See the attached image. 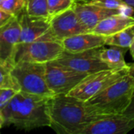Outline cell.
Segmentation results:
<instances>
[{"label": "cell", "instance_id": "f546056e", "mask_svg": "<svg viewBox=\"0 0 134 134\" xmlns=\"http://www.w3.org/2000/svg\"><path fill=\"white\" fill-rule=\"evenodd\" d=\"M134 49V41H133V44H132V46H130V49Z\"/></svg>", "mask_w": 134, "mask_h": 134}, {"label": "cell", "instance_id": "7a4b0ae2", "mask_svg": "<svg viewBox=\"0 0 134 134\" xmlns=\"http://www.w3.org/2000/svg\"><path fill=\"white\" fill-rule=\"evenodd\" d=\"M49 98L19 91L1 111L3 126L13 125L24 130L50 127Z\"/></svg>", "mask_w": 134, "mask_h": 134}, {"label": "cell", "instance_id": "8992f818", "mask_svg": "<svg viewBox=\"0 0 134 134\" xmlns=\"http://www.w3.org/2000/svg\"><path fill=\"white\" fill-rule=\"evenodd\" d=\"M129 70L130 65L128 68L106 69L88 74L68 93V95L83 101H87L124 75H127Z\"/></svg>", "mask_w": 134, "mask_h": 134}, {"label": "cell", "instance_id": "4316f807", "mask_svg": "<svg viewBox=\"0 0 134 134\" xmlns=\"http://www.w3.org/2000/svg\"><path fill=\"white\" fill-rule=\"evenodd\" d=\"M129 74L133 77V79L134 80V68H131L130 66V70H129ZM134 95V93H133Z\"/></svg>", "mask_w": 134, "mask_h": 134}, {"label": "cell", "instance_id": "ac0fdd59", "mask_svg": "<svg viewBox=\"0 0 134 134\" xmlns=\"http://www.w3.org/2000/svg\"><path fill=\"white\" fill-rule=\"evenodd\" d=\"M134 41V25L106 38V45L130 48Z\"/></svg>", "mask_w": 134, "mask_h": 134}, {"label": "cell", "instance_id": "3957f363", "mask_svg": "<svg viewBox=\"0 0 134 134\" xmlns=\"http://www.w3.org/2000/svg\"><path fill=\"white\" fill-rule=\"evenodd\" d=\"M134 93V80L128 73L85 101L91 111L101 117L124 114Z\"/></svg>", "mask_w": 134, "mask_h": 134}, {"label": "cell", "instance_id": "ba28073f", "mask_svg": "<svg viewBox=\"0 0 134 134\" xmlns=\"http://www.w3.org/2000/svg\"><path fill=\"white\" fill-rule=\"evenodd\" d=\"M88 75L62 66L54 60L46 63V80L54 95L68 94Z\"/></svg>", "mask_w": 134, "mask_h": 134}, {"label": "cell", "instance_id": "e0dca14e", "mask_svg": "<svg viewBox=\"0 0 134 134\" xmlns=\"http://www.w3.org/2000/svg\"><path fill=\"white\" fill-rule=\"evenodd\" d=\"M15 64L12 61L0 60V89H13L21 91L12 71Z\"/></svg>", "mask_w": 134, "mask_h": 134}, {"label": "cell", "instance_id": "7402d4cb", "mask_svg": "<svg viewBox=\"0 0 134 134\" xmlns=\"http://www.w3.org/2000/svg\"><path fill=\"white\" fill-rule=\"evenodd\" d=\"M84 2H91L100 6L111 9H123L128 5L122 0H87Z\"/></svg>", "mask_w": 134, "mask_h": 134}, {"label": "cell", "instance_id": "5b68a950", "mask_svg": "<svg viewBox=\"0 0 134 134\" xmlns=\"http://www.w3.org/2000/svg\"><path fill=\"white\" fill-rule=\"evenodd\" d=\"M64 50L61 41L43 38L30 42L18 43L13 60L15 64L21 61L46 64L57 59Z\"/></svg>", "mask_w": 134, "mask_h": 134}, {"label": "cell", "instance_id": "9a60e30c", "mask_svg": "<svg viewBox=\"0 0 134 134\" xmlns=\"http://www.w3.org/2000/svg\"><path fill=\"white\" fill-rule=\"evenodd\" d=\"M132 25H134V18L123 13L115 14L101 20L92 31L98 35L110 36L115 35Z\"/></svg>", "mask_w": 134, "mask_h": 134}, {"label": "cell", "instance_id": "8fae6325", "mask_svg": "<svg viewBox=\"0 0 134 134\" xmlns=\"http://www.w3.org/2000/svg\"><path fill=\"white\" fill-rule=\"evenodd\" d=\"M133 129L134 119L118 114L92 122L81 134H126Z\"/></svg>", "mask_w": 134, "mask_h": 134}, {"label": "cell", "instance_id": "6da1fadb", "mask_svg": "<svg viewBox=\"0 0 134 134\" xmlns=\"http://www.w3.org/2000/svg\"><path fill=\"white\" fill-rule=\"evenodd\" d=\"M48 112L50 127L58 134H81L89 124L103 118L92 113L85 101L68 94L50 97Z\"/></svg>", "mask_w": 134, "mask_h": 134}, {"label": "cell", "instance_id": "1f68e13d", "mask_svg": "<svg viewBox=\"0 0 134 134\" xmlns=\"http://www.w3.org/2000/svg\"><path fill=\"white\" fill-rule=\"evenodd\" d=\"M129 65H130L131 68H134V64H129Z\"/></svg>", "mask_w": 134, "mask_h": 134}, {"label": "cell", "instance_id": "d4e9b609", "mask_svg": "<svg viewBox=\"0 0 134 134\" xmlns=\"http://www.w3.org/2000/svg\"><path fill=\"white\" fill-rule=\"evenodd\" d=\"M13 16H14L5 12L0 9V27H2L3 25H5L7 22H9Z\"/></svg>", "mask_w": 134, "mask_h": 134}, {"label": "cell", "instance_id": "7c38bea8", "mask_svg": "<svg viewBox=\"0 0 134 134\" xmlns=\"http://www.w3.org/2000/svg\"><path fill=\"white\" fill-rule=\"evenodd\" d=\"M73 9L81 23L89 31H92V29L105 18L115 14L123 13V11L121 9H107L91 2H76Z\"/></svg>", "mask_w": 134, "mask_h": 134}, {"label": "cell", "instance_id": "83f0119b", "mask_svg": "<svg viewBox=\"0 0 134 134\" xmlns=\"http://www.w3.org/2000/svg\"><path fill=\"white\" fill-rule=\"evenodd\" d=\"M3 126V117L2 115V111H0V129Z\"/></svg>", "mask_w": 134, "mask_h": 134}, {"label": "cell", "instance_id": "ffe728a7", "mask_svg": "<svg viewBox=\"0 0 134 134\" xmlns=\"http://www.w3.org/2000/svg\"><path fill=\"white\" fill-rule=\"evenodd\" d=\"M26 10L28 14L49 18L47 0H26Z\"/></svg>", "mask_w": 134, "mask_h": 134}, {"label": "cell", "instance_id": "d6986e66", "mask_svg": "<svg viewBox=\"0 0 134 134\" xmlns=\"http://www.w3.org/2000/svg\"><path fill=\"white\" fill-rule=\"evenodd\" d=\"M76 0H47V9L50 20L54 16L73 7Z\"/></svg>", "mask_w": 134, "mask_h": 134}, {"label": "cell", "instance_id": "cb8c5ba5", "mask_svg": "<svg viewBox=\"0 0 134 134\" xmlns=\"http://www.w3.org/2000/svg\"><path fill=\"white\" fill-rule=\"evenodd\" d=\"M122 1L128 5V7H126L124 9V14L134 18V0H122Z\"/></svg>", "mask_w": 134, "mask_h": 134}, {"label": "cell", "instance_id": "484cf974", "mask_svg": "<svg viewBox=\"0 0 134 134\" xmlns=\"http://www.w3.org/2000/svg\"><path fill=\"white\" fill-rule=\"evenodd\" d=\"M124 115H126V116H128L131 119H134V95L133 97L132 101L130 103V105L126 110V111L124 112Z\"/></svg>", "mask_w": 134, "mask_h": 134}, {"label": "cell", "instance_id": "f1b7e54d", "mask_svg": "<svg viewBox=\"0 0 134 134\" xmlns=\"http://www.w3.org/2000/svg\"><path fill=\"white\" fill-rule=\"evenodd\" d=\"M130 53H131V55H132L133 58L134 59V49H130Z\"/></svg>", "mask_w": 134, "mask_h": 134}, {"label": "cell", "instance_id": "44dd1931", "mask_svg": "<svg viewBox=\"0 0 134 134\" xmlns=\"http://www.w3.org/2000/svg\"><path fill=\"white\" fill-rule=\"evenodd\" d=\"M25 6L26 0H4L0 3V9L13 16H18Z\"/></svg>", "mask_w": 134, "mask_h": 134}, {"label": "cell", "instance_id": "9c48e42d", "mask_svg": "<svg viewBox=\"0 0 134 134\" xmlns=\"http://www.w3.org/2000/svg\"><path fill=\"white\" fill-rule=\"evenodd\" d=\"M17 17L21 26L19 43L30 42L43 38H53L50 33V19L30 15L26 8L21 12Z\"/></svg>", "mask_w": 134, "mask_h": 134}, {"label": "cell", "instance_id": "2e32d148", "mask_svg": "<svg viewBox=\"0 0 134 134\" xmlns=\"http://www.w3.org/2000/svg\"><path fill=\"white\" fill-rule=\"evenodd\" d=\"M129 48L111 46L110 48L105 49L103 47L100 57L111 69L128 68L129 64L125 61V54Z\"/></svg>", "mask_w": 134, "mask_h": 134}, {"label": "cell", "instance_id": "d6a6232c", "mask_svg": "<svg viewBox=\"0 0 134 134\" xmlns=\"http://www.w3.org/2000/svg\"><path fill=\"white\" fill-rule=\"evenodd\" d=\"M2 1H4V0H0V3H1V2H2Z\"/></svg>", "mask_w": 134, "mask_h": 134}, {"label": "cell", "instance_id": "30bf717a", "mask_svg": "<svg viewBox=\"0 0 134 134\" xmlns=\"http://www.w3.org/2000/svg\"><path fill=\"white\" fill-rule=\"evenodd\" d=\"M85 32L89 31L81 23L73 8L51 19L50 33L55 40L62 42L69 37Z\"/></svg>", "mask_w": 134, "mask_h": 134}, {"label": "cell", "instance_id": "603a6c76", "mask_svg": "<svg viewBox=\"0 0 134 134\" xmlns=\"http://www.w3.org/2000/svg\"><path fill=\"white\" fill-rule=\"evenodd\" d=\"M19 91L13 89H0V111H2Z\"/></svg>", "mask_w": 134, "mask_h": 134}, {"label": "cell", "instance_id": "52a82bcc", "mask_svg": "<svg viewBox=\"0 0 134 134\" xmlns=\"http://www.w3.org/2000/svg\"><path fill=\"white\" fill-rule=\"evenodd\" d=\"M103 47L79 53H70L64 50L54 60L62 66L87 75L101 70L111 69L100 59V54Z\"/></svg>", "mask_w": 134, "mask_h": 134}, {"label": "cell", "instance_id": "4dcf8cb0", "mask_svg": "<svg viewBox=\"0 0 134 134\" xmlns=\"http://www.w3.org/2000/svg\"><path fill=\"white\" fill-rule=\"evenodd\" d=\"M86 1L87 0H76V2H86Z\"/></svg>", "mask_w": 134, "mask_h": 134}, {"label": "cell", "instance_id": "277c9868", "mask_svg": "<svg viewBox=\"0 0 134 134\" xmlns=\"http://www.w3.org/2000/svg\"><path fill=\"white\" fill-rule=\"evenodd\" d=\"M12 74L21 91L46 97H51L54 95L47 83L46 64L17 62L13 68Z\"/></svg>", "mask_w": 134, "mask_h": 134}, {"label": "cell", "instance_id": "5bb4252c", "mask_svg": "<svg viewBox=\"0 0 134 134\" xmlns=\"http://www.w3.org/2000/svg\"><path fill=\"white\" fill-rule=\"evenodd\" d=\"M106 38V36L89 31L69 37L62 40V43L66 51L79 53L104 46Z\"/></svg>", "mask_w": 134, "mask_h": 134}, {"label": "cell", "instance_id": "4fadbf2b", "mask_svg": "<svg viewBox=\"0 0 134 134\" xmlns=\"http://www.w3.org/2000/svg\"><path fill=\"white\" fill-rule=\"evenodd\" d=\"M21 36V26L17 16L0 27V60L12 61Z\"/></svg>", "mask_w": 134, "mask_h": 134}]
</instances>
